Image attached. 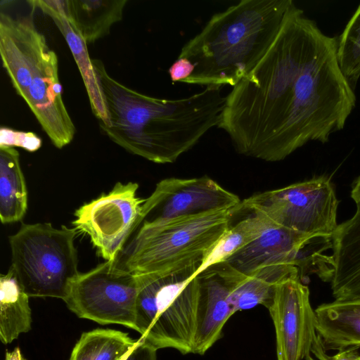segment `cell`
I'll return each mask as SVG.
<instances>
[{
    "label": "cell",
    "mask_w": 360,
    "mask_h": 360,
    "mask_svg": "<svg viewBox=\"0 0 360 360\" xmlns=\"http://www.w3.org/2000/svg\"><path fill=\"white\" fill-rule=\"evenodd\" d=\"M338 45L296 7L264 57L226 96L218 127L239 154L281 161L343 129L356 96Z\"/></svg>",
    "instance_id": "1"
},
{
    "label": "cell",
    "mask_w": 360,
    "mask_h": 360,
    "mask_svg": "<svg viewBox=\"0 0 360 360\" xmlns=\"http://www.w3.org/2000/svg\"><path fill=\"white\" fill-rule=\"evenodd\" d=\"M105 95L110 124L100 126L130 153L159 164L173 163L221 120L226 96L211 85L185 98L165 99L133 90L92 59Z\"/></svg>",
    "instance_id": "2"
},
{
    "label": "cell",
    "mask_w": 360,
    "mask_h": 360,
    "mask_svg": "<svg viewBox=\"0 0 360 360\" xmlns=\"http://www.w3.org/2000/svg\"><path fill=\"white\" fill-rule=\"evenodd\" d=\"M291 0H243L214 14L178 58L193 72L184 83L235 86L268 52L296 8Z\"/></svg>",
    "instance_id": "3"
},
{
    "label": "cell",
    "mask_w": 360,
    "mask_h": 360,
    "mask_svg": "<svg viewBox=\"0 0 360 360\" xmlns=\"http://www.w3.org/2000/svg\"><path fill=\"white\" fill-rule=\"evenodd\" d=\"M0 56L16 93L52 143L60 149L68 145L75 127L63 101L58 57L32 15L13 18L1 12Z\"/></svg>",
    "instance_id": "4"
},
{
    "label": "cell",
    "mask_w": 360,
    "mask_h": 360,
    "mask_svg": "<svg viewBox=\"0 0 360 360\" xmlns=\"http://www.w3.org/2000/svg\"><path fill=\"white\" fill-rule=\"evenodd\" d=\"M239 211L212 212L141 226L115 264L134 275L174 273L200 266Z\"/></svg>",
    "instance_id": "5"
},
{
    "label": "cell",
    "mask_w": 360,
    "mask_h": 360,
    "mask_svg": "<svg viewBox=\"0 0 360 360\" xmlns=\"http://www.w3.org/2000/svg\"><path fill=\"white\" fill-rule=\"evenodd\" d=\"M193 266L174 273L136 275L135 330L157 349L192 353L199 281Z\"/></svg>",
    "instance_id": "6"
},
{
    "label": "cell",
    "mask_w": 360,
    "mask_h": 360,
    "mask_svg": "<svg viewBox=\"0 0 360 360\" xmlns=\"http://www.w3.org/2000/svg\"><path fill=\"white\" fill-rule=\"evenodd\" d=\"M75 228L51 223L22 224L9 236L11 267L29 297L64 300L78 276Z\"/></svg>",
    "instance_id": "7"
},
{
    "label": "cell",
    "mask_w": 360,
    "mask_h": 360,
    "mask_svg": "<svg viewBox=\"0 0 360 360\" xmlns=\"http://www.w3.org/2000/svg\"><path fill=\"white\" fill-rule=\"evenodd\" d=\"M338 202L330 179L321 176L253 194L241 201L240 211H251L309 237L333 236Z\"/></svg>",
    "instance_id": "8"
},
{
    "label": "cell",
    "mask_w": 360,
    "mask_h": 360,
    "mask_svg": "<svg viewBox=\"0 0 360 360\" xmlns=\"http://www.w3.org/2000/svg\"><path fill=\"white\" fill-rule=\"evenodd\" d=\"M137 293L136 276L105 261L79 273L63 301L79 318L135 330Z\"/></svg>",
    "instance_id": "9"
},
{
    "label": "cell",
    "mask_w": 360,
    "mask_h": 360,
    "mask_svg": "<svg viewBox=\"0 0 360 360\" xmlns=\"http://www.w3.org/2000/svg\"><path fill=\"white\" fill-rule=\"evenodd\" d=\"M139 184L117 182L108 193L85 203L72 222L77 232L87 235L98 255L115 262L134 233L145 199L137 196Z\"/></svg>",
    "instance_id": "10"
},
{
    "label": "cell",
    "mask_w": 360,
    "mask_h": 360,
    "mask_svg": "<svg viewBox=\"0 0 360 360\" xmlns=\"http://www.w3.org/2000/svg\"><path fill=\"white\" fill-rule=\"evenodd\" d=\"M240 203L238 195L206 176L165 179L145 199L134 232L141 226L176 218L240 209Z\"/></svg>",
    "instance_id": "11"
},
{
    "label": "cell",
    "mask_w": 360,
    "mask_h": 360,
    "mask_svg": "<svg viewBox=\"0 0 360 360\" xmlns=\"http://www.w3.org/2000/svg\"><path fill=\"white\" fill-rule=\"evenodd\" d=\"M266 308L275 328L277 360H302L309 355L317 335L316 319L309 290L300 276L278 282Z\"/></svg>",
    "instance_id": "12"
},
{
    "label": "cell",
    "mask_w": 360,
    "mask_h": 360,
    "mask_svg": "<svg viewBox=\"0 0 360 360\" xmlns=\"http://www.w3.org/2000/svg\"><path fill=\"white\" fill-rule=\"evenodd\" d=\"M239 274L223 262L197 275L199 292L192 353L204 354L221 338L226 322L235 314L229 297Z\"/></svg>",
    "instance_id": "13"
},
{
    "label": "cell",
    "mask_w": 360,
    "mask_h": 360,
    "mask_svg": "<svg viewBox=\"0 0 360 360\" xmlns=\"http://www.w3.org/2000/svg\"><path fill=\"white\" fill-rule=\"evenodd\" d=\"M309 238L270 221L258 237L224 262L245 275L268 267L296 266L297 254Z\"/></svg>",
    "instance_id": "14"
},
{
    "label": "cell",
    "mask_w": 360,
    "mask_h": 360,
    "mask_svg": "<svg viewBox=\"0 0 360 360\" xmlns=\"http://www.w3.org/2000/svg\"><path fill=\"white\" fill-rule=\"evenodd\" d=\"M28 3L33 8H39L54 22L64 37L82 75L88 94L91 110L99 120L100 126H108L110 119L102 86L90 58L86 43L70 23L63 11V0H32Z\"/></svg>",
    "instance_id": "15"
},
{
    "label": "cell",
    "mask_w": 360,
    "mask_h": 360,
    "mask_svg": "<svg viewBox=\"0 0 360 360\" xmlns=\"http://www.w3.org/2000/svg\"><path fill=\"white\" fill-rule=\"evenodd\" d=\"M352 218L338 224L333 238L334 273L330 281L335 299L360 294V200Z\"/></svg>",
    "instance_id": "16"
},
{
    "label": "cell",
    "mask_w": 360,
    "mask_h": 360,
    "mask_svg": "<svg viewBox=\"0 0 360 360\" xmlns=\"http://www.w3.org/2000/svg\"><path fill=\"white\" fill-rule=\"evenodd\" d=\"M314 311L316 333L326 350L360 348V294L322 304Z\"/></svg>",
    "instance_id": "17"
},
{
    "label": "cell",
    "mask_w": 360,
    "mask_h": 360,
    "mask_svg": "<svg viewBox=\"0 0 360 360\" xmlns=\"http://www.w3.org/2000/svg\"><path fill=\"white\" fill-rule=\"evenodd\" d=\"M70 23L87 43L108 35L112 25L120 21L127 0H63Z\"/></svg>",
    "instance_id": "18"
},
{
    "label": "cell",
    "mask_w": 360,
    "mask_h": 360,
    "mask_svg": "<svg viewBox=\"0 0 360 360\" xmlns=\"http://www.w3.org/2000/svg\"><path fill=\"white\" fill-rule=\"evenodd\" d=\"M29 295L18 280L13 269L0 277V340L11 343L32 328Z\"/></svg>",
    "instance_id": "19"
},
{
    "label": "cell",
    "mask_w": 360,
    "mask_h": 360,
    "mask_svg": "<svg viewBox=\"0 0 360 360\" xmlns=\"http://www.w3.org/2000/svg\"><path fill=\"white\" fill-rule=\"evenodd\" d=\"M27 209V190L20 155L12 147H0V219L2 224L20 221Z\"/></svg>",
    "instance_id": "20"
},
{
    "label": "cell",
    "mask_w": 360,
    "mask_h": 360,
    "mask_svg": "<svg viewBox=\"0 0 360 360\" xmlns=\"http://www.w3.org/2000/svg\"><path fill=\"white\" fill-rule=\"evenodd\" d=\"M294 275H299L298 269L295 266L268 267L252 275L240 272L229 297L235 313L252 309L258 304L267 307L275 285L283 279Z\"/></svg>",
    "instance_id": "21"
},
{
    "label": "cell",
    "mask_w": 360,
    "mask_h": 360,
    "mask_svg": "<svg viewBox=\"0 0 360 360\" xmlns=\"http://www.w3.org/2000/svg\"><path fill=\"white\" fill-rule=\"evenodd\" d=\"M136 342L120 330L94 329L82 334L69 360H122Z\"/></svg>",
    "instance_id": "22"
},
{
    "label": "cell",
    "mask_w": 360,
    "mask_h": 360,
    "mask_svg": "<svg viewBox=\"0 0 360 360\" xmlns=\"http://www.w3.org/2000/svg\"><path fill=\"white\" fill-rule=\"evenodd\" d=\"M270 221L261 215L252 213L222 235L214 248L206 256L198 269L195 276L211 266L226 260L238 250L258 237Z\"/></svg>",
    "instance_id": "23"
},
{
    "label": "cell",
    "mask_w": 360,
    "mask_h": 360,
    "mask_svg": "<svg viewBox=\"0 0 360 360\" xmlns=\"http://www.w3.org/2000/svg\"><path fill=\"white\" fill-rule=\"evenodd\" d=\"M332 237L314 236L305 241L295 262L300 279L306 275L316 274L323 281L330 282L334 273L333 258L323 252L333 248Z\"/></svg>",
    "instance_id": "24"
},
{
    "label": "cell",
    "mask_w": 360,
    "mask_h": 360,
    "mask_svg": "<svg viewBox=\"0 0 360 360\" xmlns=\"http://www.w3.org/2000/svg\"><path fill=\"white\" fill-rule=\"evenodd\" d=\"M338 58L346 79L355 84L360 77V5L338 39Z\"/></svg>",
    "instance_id": "25"
},
{
    "label": "cell",
    "mask_w": 360,
    "mask_h": 360,
    "mask_svg": "<svg viewBox=\"0 0 360 360\" xmlns=\"http://www.w3.org/2000/svg\"><path fill=\"white\" fill-rule=\"evenodd\" d=\"M41 139L33 132L14 130L8 127L0 129V147H20L29 152L40 148Z\"/></svg>",
    "instance_id": "26"
},
{
    "label": "cell",
    "mask_w": 360,
    "mask_h": 360,
    "mask_svg": "<svg viewBox=\"0 0 360 360\" xmlns=\"http://www.w3.org/2000/svg\"><path fill=\"white\" fill-rule=\"evenodd\" d=\"M321 337L317 334L313 342L311 353L314 354L315 359L308 355L305 360H358L359 354L358 349L355 347H349L344 349L339 350L333 356H330L327 354Z\"/></svg>",
    "instance_id": "27"
},
{
    "label": "cell",
    "mask_w": 360,
    "mask_h": 360,
    "mask_svg": "<svg viewBox=\"0 0 360 360\" xmlns=\"http://www.w3.org/2000/svg\"><path fill=\"white\" fill-rule=\"evenodd\" d=\"M157 350L140 337L133 349L122 360H158Z\"/></svg>",
    "instance_id": "28"
},
{
    "label": "cell",
    "mask_w": 360,
    "mask_h": 360,
    "mask_svg": "<svg viewBox=\"0 0 360 360\" xmlns=\"http://www.w3.org/2000/svg\"><path fill=\"white\" fill-rule=\"evenodd\" d=\"M192 72L193 68L191 63L187 60L181 58H177L169 69V75L174 82H184Z\"/></svg>",
    "instance_id": "29"
},
{
    "label": "cell",
    "mask_w": 360,
    "mask_h": 360,
    "mask_svg": "<svg viewBox=\"0 0 360 360\" xmlns=\"http://www.w3.org/2000/svg\"><path fill=\"white\" fill-rule=\"evenodd\" d=\"M4 360H27L22 354L19 347H16L13 350L7 351L5 354Z\"/></svg>",
    "instance_id": "30"
},
{
    "label": "cell",
    "mask_w": 360,
    "mask_h": 360,
    "mask_svg": "<svg viewBox=\"0 0 360 360\" xmlns=\"http://www.w3.org/2000/svg\"><path fill=\"white\" fill-rule=\"evenodd\" d=\"M351 197L354 202L360 200V176L352 184Z\"/></svg>",
    "instance_id": "31"
},
{
    "label": "cell",
    "mask_w": 360,
    "mask_h": 360,
    "mask_svg": "<svg viewBox=\"0 0 360 360\" xmlns=\"http://www.w3.org/2000/svg\"><path fill=\"white\" fill-rule=\"evenodd\" d=\"M358 360H360V354H359V357H358Z\"/></svg>",
    "instance_id": "32"
}]
</instances>
